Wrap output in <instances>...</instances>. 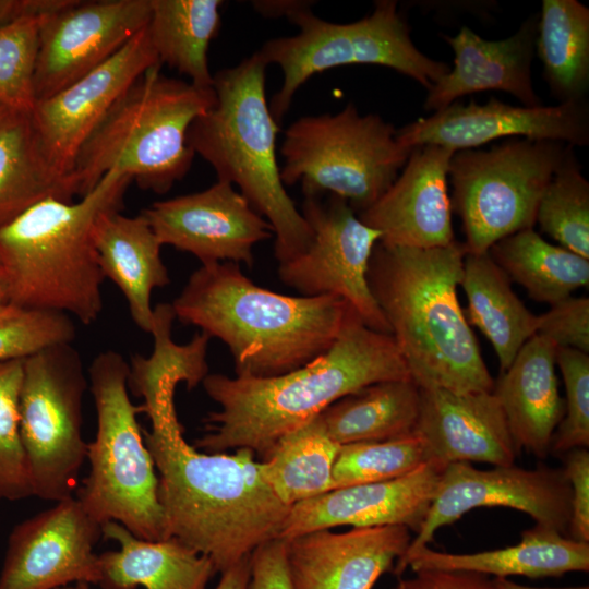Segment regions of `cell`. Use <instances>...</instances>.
<instances>
[{
  "mask_svg": "<svg viewBox=\"0 0 589 589\" xmlns=\"http://www.w3.org/2000/svg\"><path fill=\"white\" fill-rule=\"evenodd\" d=\"M146 26L160 64L189 77L199 87H213L208 48L220 27V0H149Z\"/></svg>",
  "mask_w": 589,
  "mask_h": 589,
  "instance_id": "31",
  "label": "cell"
},
{
  "mask_svg": "<svg viewBox=\"0 0 589 589\" xmlns=\"http://www.w3.org/2000/svg\"><path fill=\"white\" fill-rule=\"evenodd\" d=\"M536 223L560 247L589 260V182L572 145L541 196Z\"/></svg>",
  "mask_w": 589,
  "mask_h": 589,
  "instance_id": "36",
  "label": "cell"
},
{
  "mask_svg": "<svg viewBox=\"0 0 589 589\" xmlns=\"http://www.w3.org/2000/svg\"><path fill=\"white\" fill-rule=\"evenodd\" d=\"M101 534L119 544L98 555L101 589H206L217 573L208 557L175 538L140 539L116 521L101 525Z\"/></svg>",
  "mask_w": 589,
  "mask_h": 589,
  "instance_id": "28",
  "label": "cell"
},
{
  "mask_svg": "<svg viewBox=\"0 0 589 589\" xmlns=\"http://www.w3.org/2000/svg\"><path fill=\"white\" fill-rule=\"evenodd\" d=\"M73 0H0V27L25 17H40L57 12Z\"/></svg>",
  "mask_w": 589,
  "mask_h": 589,
  "instance_id": "46",
  "label": "cell"
},
{
  "mask_svg": "<svg viewBox=\"0 0 589 589\" xmlns=\"http://www.w3.org/2000/svg\"><path fill=\"white\" fill-rule=\"evenodd\" d=\"M40 17L0 27V104L10 110L31 112L36 101L34 71Z\"/></svg>",
  "mask_w": 589,
  "mask_h": 589,
  "instance_id": "40",
  "label": "cell"
},
{
  "mask_svg": "<svg viewBox=\"0 0 589 589\" xmlns=\"http://www.w3.org/2000/svg\"><path fill=\"white\" fill-rule=\"evenodd\" d=\"M339 446L328 435L321 413L278 440L261 472L278 500L288 507L332 490Z\"/></svg>",
  "mask_w": 589,
  "mask_h": 589,
  "instance_id": "34",
  "label": "cell"
},
{
  "mask_svg": "<svg viewBox=\"0 0 589 589\" xmlns=\"http://www.w3.org/2000/svg\"><path fill=\"white\" fill-rule=\"evenodd\" d=\"M431 461L426 444L416 431L386 441L340 445L333 467L334 490L397 479Z\"/></svg>",
  "mask_w": 589,
  "mask_h": 589,
  "instance_id": "37",
  "label": "cell"
},
{
  "mask_svg": "<svg viewBox=\"0 0 589 589\" xmlns=\"http://www.w3.org/2000/svg\"><path fill=\"white\" fill-rule=\"evenodd\" d=\"M557 347L536 334L520 348L492 393L497 398L517 450L539 458L551 452L553 435L564 416L555 374Z\"/></svg>",
  "mask_w": 589,
  "mask_h": 589,
  "instance_id": "25",
  "label": "cell"
},
{
  "mask_svg": "<svg viewBox=\"0 0 589 589\" xmlns=\"http://www.w3.org/2000/svg\"><path fill=\"white\" fill-rule=\"evenodd\" d=\"M380 116L361 115L350 103L335 113L304 116L292 122L280 146V178L300 182L304 196L329 193L358 214L373 205L393 184L410 148Z\"/></svg>",
  "mask_w": 589,
  "mask_h": 589,
  "instance_id": "9",
  "label": "cell"
},
{
  "mask_svg": "<svg viewBox=\"0 0 589 589\" xmlns=\"http://www.w3.org/2000/svg\"><path fill=\"white\" fill-rule=\"evenodd\" d=\"M149 15V0H73L41 16L34 71L36 100L97 69L147 26Z\"/></svg>",
  "mask_w": 589,
  "mask_h": 589,
  "instance_id": "16",
  "label": "cell"
},
{
  "mask_svg": "<svg viewBox=\"0 0 589 589\" xmlns=\"http://www.w3.org/2000/svg\"><path fill=\"white\" fill-rule=\"evenodd\" d=\"M536 49L561 103L585 100L589 87V9L577 0H543Z\"/></svg>",
  "mask_w": 589,
  "mask_h": 589,
  "instance_id": "35",
  "label": "cell"
},
{
  "mask_svg": "<svg viewBox=\"0 0 589 589\" xmlns=\"http://www.w3.org/2000/svg\"><path fill=\"white\" fill-rule=\"evenodd\" d=\"M538 17L531 15L516 33L498 40L484 39L467 26L455 36L442 35L454 52V65L428 91L425 110L435 112L485 91L506 92L527 107L542 106L531 75Z\"/></svg>",
  "mask_w": 589,
  "mask_h": 589,
  "instance_id": "24",
  "label": "cell"
},
{
  "mask_svg": "<svg viewBox=\"0 0 589 589\" xmlns=\"http://www.w3.org/2000/svg\"><path fill=\"white\" fill-rule=\"evenodd\" d=\"M23 361L0 363V501L34 496L20 434V390Z\"/></svg>",
  "mask_w": 589,
  "mask_h": 589,
  "instance_id": "38",
  "label": "cell"
},
{
  "mask_svg": "<svg viewBox=\"0 0 589 589\" xmlns=\"http://www.w3.org/2000/svg\"><path fill=\"white\" fill-rule=\"evenodd\" d=\"M411 380L392 335L368 327L351 306L333 346L321 357L272 377L215 373L202 382L218 405L195 447L205 453L248 448L262 460L288 432L368 385Z\"/></svg>",
  "mask_w": 589,
  "mask_h": 589,
  "instance_id": "2",
  "label": "cell"
},
{
  "mask_svg": "<svg viewBox=\"0 0 589 589\" xmlns=\"http://www.w3.org/2000/svg\"><path fill=\"white\" fill-rule=\"evenodd\" d=\"M301 213L312 238L298 256L278 263V276L300 296H336L349 303L373 330L390 335L369 286L368 271L381 232L364 225L349 204L335 195L304 196Z\"/></svg>",
  "mask_w": 589,
  "mask_h": 589,
  "instance_id": "13",
  "label": "cell"
},
{
  "mask_svg": "<svg viewBox=\"0 0 589 589\" xmlns=\"http://www.w3.org/2000/svg\"><path fill=\"white\" fill-rule=\"evenodd\" d=\"M129 363L121 353H98L87 370L97 430L87 443L88 474L75 497L100 526L122 525L144 540L168 539L158 498V477L137 422L141 407L129 397Z\"/></svg>",
  "mask_w": 589,
  "mask_h": 589,
  "instance_id": "8",
  "label": "cell"
},
{
  "mask_svg": "<svg viewBox=\"0 0 589 589\" xmlns=\"http://www.w3.org/2000/svg\"><path fill=\"white\" fill-rule=\"evenodd\" d=\"M132 179L107 172L79 201L43 200L0 227V271L9 302L68 314L82 324L104 309L105 276L94 227L106 212L121 211Z\"/></svg>",
  "mask_w": 589,
  "mask_h": 589,
  "instance_id": "5",
  "label": "cell"
},
{
  "mask_svg": "<svg viewBox=\"0 0 589 589\" xmlns=\"http://www.w3.org/2000/svg\"><path fill=\"white\" fill-rule=\"evenodd\" d=\"M455 152L424 145L411 151L401 175L359 219L381 232L392 247L430 249L455 241L447 192L449 160Z\"/></svg>",
  "mask_w": 589,
  "mask_h": 589,
  "instance_id": "21",
  "label": "cell"
},
{
  "mask_svg": "<svg viewBox=\"0 0 589 589\" xmlns=\"http://www.w3.org/2000/svg\"><path fill=\"white\" fill-rule=\"evenodd\" d=\"M572 490L563 469L495 466L481 470L469 462L445 467L428 515L399 560L428 546L435 532L478 507H509L565 534L572 514ZM398 560V561H399Z\"/></svg>",
  "mask_w": 589,
  "mask_h": 589,
  "instance_id": "14",
  "label": "cell"
},
{
  "mask_svg": "<svg viewBox=\"0 0 589 589\" xmlns=\"http://www.w3.org/2000/svg\"><path fill=\"white\" fill-rule=\"evenodd\" d=\"M7 302H9L7 286H5L2 273L0 271V306L5 304Z\"/></svg>",
  "mask_w": 589,
  "mask_h": 589,
  "instance_id": "50",
  "label": "cell"
},
{
  "mask_svg": "<svg viewBox=\"0 0 589 589\" xmlns=\"http://www.w3.org/2000/svg\"><path fill=\"white\" fill-rule=\"evenodd\" d=\"M160 67L124 91L81 147L70 175L76 196L91 192L111 170L158 194L189 172L195 155L189 129L214 106L216 94L213 87L168 77Z\"/></svg>",
  "mask_w": 589,
  "mask_h": 589,
  "instance_id": "7",
  "label": "cell"
},
{
  "mask_svg": "<svg viewBox=\"0 0 589 589\" xmlns=\"http://www.w3.org/2000/svg\"><path fill=\"white\" fill-rule=\"evenodd\" d=\"M94 243L105 278L122 292L134 324L151 333V297L170 283L161 259V243L146 217L125 216L121 211L100 215L94 227Z\"/></svg>",
  "mask_w": 589,
  "mask_h": 589,
  "instance_id": "27",
  "label": "cell"
},
{
  "mask_svg": "<svg viewBox=\"0 0 589 589\" xmlns=\"http://www.w3.org/2000/svg\"><path fill=\"white\" fill-rule=\"evenodd\" d=\"M564 385V416L553 435L551 450L565 454L589 446V356L570 349H556Z\"/></svg>",
  "mask_w": 589,
  "mask_h": 589,
  "instance_id": "41",
  "label": "cell"
},
{
  "mask_svg": "<svg viewBox=\"0 0 589 589\" xmlns=\"http://www.w3.org/2000/svg\"><path fill=\"white\" fill-rule=\"evenodd\" d=\"M87 582H76L75 585H68L63 587H58L55 589H89Z\"/></svg>",
  "mask_w": 589,
  "mask_h": 589,
  "instance_id": "51",
  "label": "cell"
},
{
  "mask_svg": "<svg viewBox=\"0 0 589 589\" xmlns=\"http://www.w3.org/2000/svg\"><path fill=\"white\" fill-rule=\"evenodd\" d=\"M305 1H254L255 10L267 17L289 16L296 10L306 5Z\"/></svg>",
  "mask_w": 589,
  "mask_h": 589,
  "instance_id": "48",
  "label": "cell"
},
{
  "mask_svg": "<svg viewBox=\"0 0 589 589\" xmlns=\"http://www.w3.org/2000/svg\"><path fill=\"white\" fill-rule=\"evenodd\" d=\"M76 328L68 314L7 302L0 306V363L24 360L46 348L72 344Z\"/></svg>",
  "mask_w": 589,
  "mask_h": 589,
  "instance_id": "39",
  "label": "cell"
},
{
  "mask_svg": "<svg viewBox=\"0 0 589 589\" xmlns=\"http://www.w3.org/2000/svg\"><path fill=\"white\" fill-rule=\"evenodd\" d=\"M101 526L74 496L17 524L11 531L0 589H55L96 584Z\"/></svg>",
  "mask_w": 589,
  "mask_h": 589,
  "instance_id": "18",
  "label": "cell"
},
{
  "mask_svg": "<svg viewBox=\"0 0 589 589\" xmlns=\"http://www.w3.org/2000/svg\"><path fill=\"white\" fill-rule=\"evenodd\" d=\"M266 67L255 52L214 74L216 101L193 121L188 144L214 168L217 180L237 187L271 224L275 257L284 263L306 250L312 231L280 178L279 124L266 100Z\"/></svg>",
  "mask_w": 589,
  "mask_h": 589,
  "instance_id": "6",
  "label": "cell"
},
{
  "mask_svg": "<svg viewBox=\"0 0 589 589\" xmlns=\"http://www.w3.org/2000/svg\"><path fill=\"white\" fill-rule=\"evenodd\" d=\"M564 472L572 490L568 531L572 539L589 542V452L575 448L564 454Z\"/></svg>",
  "mask_w": 589,
  "mask_h": 589,
  "instance_id": "43",
  "label": "cell"
},
{
  "mask_svg": "<svg viewBox=\"0 0 589 589\" xmlns=\"http://www.w3.org/2000/svg\"><path fill=\"white\" fill-rule=\"evenodd\" d=\"M248 589H293L287 566L286 540L272 539L251 553Z\"/></svg>",
  "mask_w": 589,
  "mask_h": 589,
  "instance_id": "44",
  "label": "cell"
},
{
  "mask_svg": "<svg viewBox=\"0 0 589 589\" xmlns=\"http://www.w3.org/2000/svg\"><path fill=\"white\" fill-rule=\"evenodd\" d=\"M88 388L72 344L46 348L23 361L20 434L34 496L58 502L74 496L87 443L82 433Z\"/></svg>",
  "mask_w": 589,
  "mask_h": 589,
  "instance_id": "12",
  "label": "cell"
},
{
  "mask_svg": "<svg viewBox=\"0 0 589 589\" xmlns=\"http://www.w3.org/2000/svg\"><path fill=\"white\" fill-rule=\"evenodd\" d=\"M509 277L489 252L466 253L459 286L467 297L465 316L490 340L505 371L537 334L534 315L513 291Z\"/></svg>",
  "mask_w": 589,
  "mask_h": 589,
  "instance_id": "29",
  "label": "cell"
},
{
  "mask_svg": "<svg viewBox=\"0 0 589 589\" xmlns=\"http://www.w3.org/2000/svg\"><path fill=\"white\" fill-rule=\"evenodd\" d=\"M420 399L412 380L384 381L338 399L321 417L338 445L386 441L416 431Z\"/></svg>",
  "mask_w": 589,
  "mask_h": 589,
  "instance_id": "30",
  "label": "cell"
},
{
  "mask_svg": "<svg viewBox=\"0 0 589 589\" xmlns=\"http://www.w3.org/2000/svg\"><path fill=\"white\" fill-rule=\"evenodd\" d=\"M416 432L432 461L515 464L517 448L501 405L492 392L453 393L420 388Z\"/></svg>",
  "mask_w": 589,
  "mask_h": 589,
  "instance_id": "23",
  "label": "cell"
},
{
  "mask_svg": "<svg viewBox=\"0 0 589 589\" xmlns=\"http://www.w3.org/2000/svg\"><path fill=\"white\" fill-rule=\"evenodd\" d=\"M187 380L188 370L176 358H131L128 384L151 422L143 438L158 471L168 536L223 573L278 538L290 507L266 483L252 450L205 453L185 441L175 392Z\"/></svg>",
  "mask_w": 589,
  "mask_h": 589,
  "instance_id": "1",
  "label": "cell"
},
{
  "mask_svg": "<svg viewBox=\"0 0 589 589\" xmlns=\"http://www.w3.org/2000/svg\"><path fill=\"white\" fill-rule=\"evenodd\" d=\"M407 567L465 570L507 578L561 577L569 572L589 570V542H581L556 530L536 525L521 532L518 544L472 554H452L422 548L396 562L393 573L400 576Z\"/></svg>",
  "mask_w": 589,
  "mask_h": 589,
  "instance_id": "26",
  "label": "cell"
},
{
  "mask_svg": "<svg viewBox=\"0 0 589 589\" xmlns=\"http://www.w3.org/2000/svg\"><path fill=\"white\" fill-rule=\"evenodd\" d=\"M567 144L510 139L490 149L453 154L452 208L460 217L467 253H484L501 239L533 228L541 196Z\"/></svg>",
  "mask_w": 589,
  "mask_h": 589,
  "instance_id": "11",
  "label": "cell"
},
{
  "mask_svg": "<svg viewBox=\"0 0 589 589\" xmlns=\"http://www.w3.org/2000/svg\"><path fill=\"white\" fill-rule=\"evenodd\" d=\"M496 589H589L588 586L567 587V588H536L516 584L507 578L495 577L493 579Z\"/></svg>",
  "mask_w": 589,
  "mask_h": 589,
  "instance_id": "49",
  "label": "cell"
},
{
  "mask_svg": "<svg viewBox=\"0 0 589 589\" xmlns=\"http://www.w3.org/2000/svg\"><path fill=\"white\" fill-rule=\"evenodd\" d=\"M393 589H496L489 576L465 570L420 569Z\"/></svg>",
  "mask_w": 589,
  "mask_h": 589,
  "instance_id": "45",
  "label": "cell"
},
{
  "mask_svg": "<svg viewBox=\"0 0 589 589\" xmlns=\"http://www.w3.org/2000/svg\"><path fill=\"white\" fill-rule=\"evenodd\" d=\"M155 65L161 64L145 27L97 69L35 101L29 115L41 155L72 190L70 175L83 144L124 91Z\"/></svg>",
  "mask_w": 589,
  "mask_h": 589,
  "instance_id": "15",
  "label": "cell"
},
{
  "mask_svg": "<svg viewBox=\"0 0 589 589\" xmlns=\"http://www.w3.org/2000/svg\"><path fill=\"white\" fill-rule=\"evenodd\" d=\"M464 243L418 249L377 242L368 281L411 380L421 389L492 392L494 380L459 303Z\"/></svg>",
  "mask_w": 589,
  "mask_h": 589,
  "instance_id": "3",
  "label": "cell"
},
{
  "mask_svg": "<svg viewBox=\"0 0 589 589\" xmlns=\"http://www.w3.org/2000/svg\"><path fill=\"white\" fill-rule=\"evenodd\" d=\"M176 320L229 349L238 376L272 377L323 356L351 308L336 296H287L263 288L233 262L201 264L171 302Z\"/></svg>",
  "mask_w": 589,
  "mask_h": 589,
  "instance_id": "4",
  "label": "cell"
},
{
  "mask_svg": "<svg viewBox=\"0 0 589 589\" xmlns=\"http://www.w3.org/2000/svg\"><path fill=\"white\" fill-rule=\"evenodd\" d=\"M537 334L549 338L557 348L589 353V299L567 297L538 315Z\"/></svg>",
  "mask_w": 589,
  "mask_h": 589,
  "instance_id": "42",
  "label": "cell"
},
{
  "mask_svg": "<svg viewBox=\"0 0 589 589\" xmlns=\"http://www.w3.org/2000/svg\"><path fill=\"white\" fill-rule=\"evenodd\" d=\"M9 111H11L9 108L0 104V119L3 118Z\"/></svg>",
  "mask_w": 589,
  "mask_h": 589,
  "instance_id": "52",
  "label": "cell"
},
{
  "mask_svg": "<svg viewBox=\"0 0 589 589\" xmlns=\"http://www.w3.org/2000/svg\"><path fill=\"white\" fill-rule=\"evenodd\" d=\"M310 8L311 2L288 16L299 28L296 35L269 39L256 51L267 65L275 63L283 71L281 87L268 104L278 124L299 87L328 69L353 64L387 67L413 79L426 91L450 70L447 63L431 59L416 47L396 1H376L370 15L350 23L325 21Z\"/></svg>",
  "mask_w": 589,
  "mask_h": 589,
  "instance_id": "10",
  "label": "cell"
},
{
  "mask_svg": "<svg viewBox=\"0 0 589 589\" xmlns=\"http://www.w3.org/2000/svg\"><path fill=\"white\" fill-rule=\"evenodd\" d=\"M404 526L311 531L286 540L293 589H372L393 572L410 542Z\"/></svg>",
  "mask_w": 589,
  "mask_h": 589,
  "instance_id": "22",
  "label": "cell"
},
{
  "mask_svg": "<svg viewBox=\"0 0 589 589\" xmlns=\"http://www.w3.org/2000/svg\"><path fill=\"white\" fill-rule=\"evenodd\" d=\"M488 252L538 302L552 305L589 284V260L551 244L533 228L501 239Z\"/></svg>",
  "mask_w": 589,
  "mask_h": 589,
  "instance_id": "33",
  "label": "cell"
},
{
  "mask_svg": "<svg viewBox=\"0 0 589 589\" xmlns=\"http://www.w3.org/2000/svg\"><path fill=\"white\" fill-rule=\"evenodd\" d=\"M522 136L572 146L589 143V110L585 100L556 106H512L492 97L483 105L456 100L397 130L407 148L437 145L454 152L472 149L496 139Z\"/></svg>",
  "mask_w": 589,
  "mask_h": 589,
  "instance_id": "19",
  "label": "cell"
},
{
  "mask_svg": "<svg viewBox=\"0 0 589 589\" xmlns=\"http://www.w3.org/2000/svg\"><path fill=\"white\" fill-rule=\"evenodd\" d=\"M446 466L431 461L388 481L332 490L291 506L278 538L288 540L339 526H404L420 530Z\"/></svg>",
  "mask_w": 589,
  "mask_h": 589,
  "instance_id": "20",
  "label": "cell"
},
{
  "mask_svg": "<svg viewBox=\"0 0 589 589\" xmlns=\"http://www.w3.org/2000/svg\"><path fill=\"white\" fill-rule=\"evenodd\" d=\"M220 579L215 589H248L250 579V556L220 573Z\"/></svg>",
  "mask_w": 589,
  "mask_h": 589,
  "instance_id": "47",
  "label": "cell"
},
{
  "mask_svg": "<svg viewBox=\"0 0 589 589\" xmlns=\"http://www.w3.org/2000/svg\"><path fill=\"white\" fill-rule=\"evenodd\" d=\"M74 196L44 159L29 112L9 111L0 119V227L43 200Z\"/></svg>",
  "mask_w": 589,
  "mask_h": 589,
  "instance_id": "32",
  "label": "cell"
},
{
  "mask_svg": "<svg viewBox=\"0 0 589 589\" xmlns=\"http://www.w3.org/2000/svg\"><path fill=\"white\" fill-rule=\"evenodd\" d=\"M141 213L161 245L191 253L201 264L252 267L254 245L274 236L271 224L221 180L200 192L156 201Z\"/></svg>",
  "mask_w": 589,
  "mask_h": 589,
  "instance_id": "17",
  "label": "cell"
}]
</instances>
